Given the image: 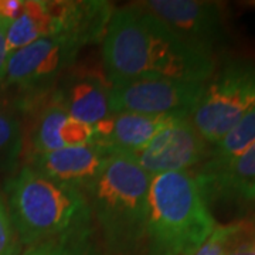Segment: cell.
<instances>
[{
    "label": "cell",
    "mask_w": 255,
    "mask_h": 255,
    "mask_svg": "<svg viewBox=\"0 0 255 255\" xmlns=\"http://www.w3.org/2000/svg\"><path fill=\"white\" fill-rule=\"evenodd\" d=\"M102 61L111 87L155 80L204 84L216 68L213 55L176 36L137 3L114 9Z\"/></svg>",
    "instance_id": "cell-1"
},
{
    "label": "cell",
    "mask_w": 255,
    "mask_h": 255,
    "mask_svg": "<svg viewBox=\"0 0 255 255\" xmlns=\"http://www.w3.org/2000/svg\"><path fill=\"white\" fill-rule=\"evenodd\" d=\"M152 177L130 153L114 152L84 190L107 250L132 255L145 241Z\"/></svg>",
    "instance_id": "cell-2"
},
{
    "label": "cell",
    "mask_w": 255,
    "mask_h": 255,
    "mask_svg": "<svg viewBox=\"0 0 255 255\" xmlns=\"http://www.w3.org/2000/svg\"><path fill=\"white\" fill-rule=\"evenodd\" d=\"M216 226L191 172L152 177L143 241L146 255H193Z\"/></svg>",
    "instance_id": "cell-3"
},
{
    "label": "cell",
    "mask_w": 255,
    "mask_h": 255,
    "mask_svg": "<svg viewBox=\"0 0 255 255\" xmlns=\"http://www.w3.org/2000/svg\"><path fill=\"white\" fill-rule=\"evenodd\" d=\"M7 209L20 244L31 247L71 231L94 227L84 193L23 166L6 184Z\"/></svg>",
    "instance_id": "cell-4"
},
{
    "label": "cell",
    "mask_w": 255,
    "mask_h": 255,
    "mask_svg": "<svg viewBox=\"0 0 255 255\" xmlns=\"http://www.w3.org/2000/svg\"><path fill=\"white\" fill-rule=\"evenodd\" d=\"M255 110V60L230 58L204 84L190 121L213 146Z\"/></svg>",
    "instance_id": "cell-5"
},
{
    "label": "cell",
    "mask_w": 255,
    "mask_h": 255,
    "mask_svg": "<svg viewBox=\"0 0 255 255\" xmlns=\"http://www.w3.org/2000/svg\"><path fill=\"white\" fill-rule=\"evenodd\" d=\"M81 47L65 34L40 38L10 53L3 82L36 94L47 91L71 68Z\"/></svg>",
    "instance_id": "cell-6"
},
{
    "label": "cell",
    "mask_w": 255,
    "mask_h": 255,
    "mask_svg": "<svg viewBox=\"0 0 255 255\" xmlns=\"http://www.w3.org/2000/svg\"><path fill=\"white\" fill-rule=\"evenodd\" d=\"M204 84L155 80L111 87L110 111L111 114L190 118L200 100Z\"/></svg>",
    "instance_id": "cell-7"
},
{
    "label": "cell",
    "mask_w": 255,
    "mask_h": 255,
    "mask_svg": "<svg viewBox=\"0 0 255 255\" xmlns=\"http://www.w3.org/2000/svg\"><path fill=\"white\" fill-rule=\"evenodd\" d=\"M210 149L190 118H176L145 147L130 155L146 173L155 177L170 172H189L209 159Z\"/></svg>",
    "instance_id": "cell-8"
},
{
    "label": "cell",
    "mask_w": 255,
    "mask_h": 255,
    "mask_svg": "<svg viewBox=\"0 0 255 255\" xmlns=\"http://www.w3.org/2000/svg\"><path fill=\"white\" fill-rule=\"evenodd\" d=\"M153 14L176 36L213 55L223 40L224 26L221 6L199 0H149L137 3Z\"/></svg>",
    "instance_id": "cell-9"
},
{
    "label": "cell",
    "mask_w": 255,
    "mask_h": 255,
    "mask_svg": "<svg viewBox=\"0 0 255 255\" xmlns=\"http://www.w3.org/2000/svg\"><path fill=\"white\" fill-rule=\"evenodd\" d=\"M193 176L209 207L216 203L238 210L253 207L255 204V145L230 163L216 169L199 167Z\"/></svg>",
    "instance_id": "cell-10"
},
{
    "label": "cell",
    "mask_w": 255,
    "mask_h": 255,
    "mask_svg": "<svg viewBox=\"0 0 255 255\" xmlns=\"http://www.w3.org/2000/svg\"><path fill=\"white\" fill-rule=\"evenodd\" d=\"M111 152L97 145L65 146L30 159V164L46 177L84 190L100 174Z\"/></svg>",
    "instance_id": "cell-11"
},
{
    "label": "cell",
    "mask_w": 255,
    "mask_h": 255,
    "mask_svg": "<svg viewBox=\"0 0 255 255\" xmlns=\"http://www.w3.org/2000/svg\"><path fill=\"white\" fill-rule=\"evenodd\" d=\"M177 117H152L139 114H111L94 125L92 145L111 153H135L145 147Z\"/></svg>",
    "instance_id": "cell-12"
},
{
    "label": "cell",
    "mask_w": 255,
    "mask_h": 255,
    "mask_svg": "<svg viewBox=\"0 0 255 255\" xmlns=\"http://www.w3.org/2000/svg\"><path fill=\"white\" fill-rule=\"evenodd\" d=\"M111 87L95 74H71L58 81L51 92V101L68 117L95 125L108 118Z\"/></svg>",
    "instance_id": "cell-13"
},
{
    "label": "cell",
    "mask_w": 255,
    "mask_h": 255,
    "mask_svg": "<svg viewBox=\"0 0 255 255\" xmlns=\"http://www.w3.org/2000/svg\"><path fill=\"white\" fill-rule=\"evenodd\" d=\"M60 11L61 1L24 0L23 11L7 24L6 43L9 54L40 38L63 34Z\"/></svg>",
    "instance_id": "cell-14"
},
{
    "label": "cell",
    "mask_w": 255,
    "mask_h": 255,
    "mask_svg": "<svg viewBox=\"0 0 255 255\" xmlns=\"http://www.w3.org/2000/svg\"><path fill=\"white\" fill-rule=\"evenodd\" d=\"M114 9L108 1H61L63 34L82 47L104 38Z\"/></svg>",
    "instance_id": "cell-15"
},
{
    "label": "cell",
    "mask_w": 255,
    "mask_h": 255,
    "mask_svg": "<svg viewBox=\"0 0 255 255\" xmlns=\"http://www.w3.org/2000/svg\"><path fill=\"white\" fill-rule=\"evenodd\" d=\"M30 108H37V107L30 105ZM67 118L68 115L65 114V111L53 102L51 97L48 104H44L37 108L34 119L28 130L30 159L34 156L65 147L60 139V129Z\"/></svg>",
    "instance_id": "cell-16"
},
{
    "label": "cell",
    "mask_w": 255,
    "mask_h": 255,
    "mask_svg": "<svg viewBox=\"0 0 255 255\" xmlns=\"http://www.w3.org/2000/svg\"><path fill=\"white\" fill-rule=\"evenodd\" d=\"M255 145V110L248 112L231 130L210 149L209 159L200 164L203 169H216L233 162Z\"/></svg>",
    "instance_id": "cell-17"
},
{
    "label": "cell",
    "mask_w": 255,
    "mask_h": 255,
    "mask_svg": "<svg viewBox=\"0 0 255 255\" xmlns=\"http://www.w3.org/2000/svg\"><path fill=\"white\" fill-rule=\"evenodd\" d=\"M21 255H112L101 246L95 236V227L71 231L27 247Z\"/></svg>",
    "instance_id": "cell-18"
},
{
    "label": "cell",
    "mask_w": 255,
    "mask_h": 255,
    "mask_svg": "<svg viewBox=\"0 0 255 255\" xmlns=\"http://www.w3.org/2000/svg\"><path fill=\"white\" fill-rule=\"evenodd\" d=\"M23 150V129L16 114L0 105V169L16 163Z\"/></svg>",
    "instance_id": "cell-19"
},
{
    "label": "cell",
    "mask_w": 255,
    "mask_h": 255,
    "mask_svg": "<svg viewBox=\"0 0 255 255\" xmlns=\"http://www.w3.org/2000/svg\"><path fill=\"white\" fill-rule=\"evenodd\" d=\"M238 228V221L216 226L210 237L193 255H226Z\"/></svg>",
    "instance_id": "cell-20"
},
{
    "label": "cell",
    "mask_w": 255,
    "mask_h": 255,
    "mask_svg": "<svg viewBox=\"0 0 255 255\" xmlns=\"http://www.w3.org/2000/svg\"><path fill=\"white\" fill-rule=\"evenodd\" d=\"M20 246L7 204L0 194V255H18Z\"/></svg>",
    "instance_id": "cell-21"
},
{
    "label": "cell",
    "mask_w": 255,
    "mask_h": 255,
    "mask_svg": "<svg viewBox=\"0 0 255 255\" xmlns=\"http://www.w3.org/2000/svg\"><path fill=\"white\" fill-rule=\"evenodd\" d=\"M226 255H255V219L238 220V228Z\"/></svg>",
    "instance_id": "cell-22"
},
{
    "label": "cell",
    "mask_w": 255,
    "mask_h": 255,
    "mask_svg": "<svg viewBox=\"0 0 255 255\" xmlns=\"http://www.w3.org/2000/svg\"><path fill=\"white\" fill-rule=\"evenodd\" d=\"M92 137H94V125L85 124L71 117L64 121L63 127L60 129V139L64 146L91 145Z\"/></svg>",
    "instance_id": "cell-23"
},
{
    "label": "cell",
    "mask_w": 255,
    "mask_h": 255,
    "mask_svg": "<svg viewBox=\"0 0 255 255\" xmlns=\"http://www.w3.org/2000/svg\"><path fill=\"white\" fill-rule=\"evenodd\" d=\"M10 20L0 18V82L4 81L6 75V67H7V58H9V50L6 43V30Z\"/></svg>",
    "instance_id": "cell-24"
},
{
    "label": "cell",
    "mask_w": 255,
    "mask_h": 255,
    "mask_svg": "<svg viewBox=\"0 0 255 255\" xmlns=\"http://www.w3.org/2000/svg\"><path fill=\"white\" fill-rule=\"evenodd\" d=\"M24 0H0V18L13 20L23 11Z\"/></svg>",
    "instance_id": "cell-25"
},
{
    "label": "cell",
    "mask_w": 255,
    "mask_h": 255,
    "mask_svg": "<svg viewBox=\"0 0 255 255\" xmlns=\"http://www.w3.org/2000/svg\"><path fill=\"white\" fill-rule=\"evenodd\" d=\"M253 4H254V6H255V1H254V3H253Z\"/></svg>",
    "instance_id": "cell-26"
}]
</instances>
